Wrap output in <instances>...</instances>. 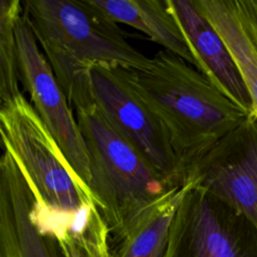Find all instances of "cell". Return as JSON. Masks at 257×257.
Returning <instances> with one entry per match:
<instances>
[{
    "instance_id": "cell-1",
    "label": "cell",
    "mask_w": 257,
    "mask_h": 257,
    "mask_svg": "<svg viewBox=\"0 0 257 257\" xmlns=\"http://www.w3.org/2000/svg\"><path fill=\"white\" fill-rule=\"evenodd\" d=\"M124 70L165 130L185 177L249 115L205 74L168 50H160L146 71Z\"/></svg>"
},
{
    "instance_id": "cell-2",
    "label": "cell",
    "mask_w": 257,
    "mask_h": 257,
    "mask_svg": "<svg viewBox=\"0 0 257 257\" xmlns=\"http://www.w3.org/2000/svg\"><path fill=\"white\" fill-rule=\"evenodd\" d=\"M22 6L73 110L95 104L89 65L111 64L138 71L152 66V58L131 45L117 24L85 0H25Z\"/></svg>"
},
{
    "instance_id": "cell-3",
    "label": "cell",
    "mask_w": 257,
    "mask_h": 257,
    "mask_svg": "<svg viewBox=\"0 0 257 257\" xmlns=\"http://www.w3.org/2000/svg\"><path fill=\"white\" fill-rule=\"evenodd\" d=\"M90 164V191L110 233L123 237L134 222L176 187L93 104L74 110ZM180 186V185H179Z\"/></svg>"
},
{
    "instance_id": "cell-4",
    "label": "cell",
    "mask_w": 257,
    "mask_h": 257,
    "mask_svg": "<svg viewBox=\"0 0 257 257\" xmlns=\"http://www.w3.org/2000/svg\"><path fill=\"white\" fill-rule=\"evenodd\" d=\"M0 134L2 146L27 180L37 208L72 215L96 204L23 93L1 104Z\"/></svg>"
},
{
    "instance_id": "cell-5",
    "label": "cell",
    "mask_w": 257,
    "mask_h": 257,
    "mask_svg": "<svg viewBox=\"0 0 257 257\" xmlns=\"http://www.w3.org/2000/svg\"><path fill=\"white\" fill-rule=\"evenodd\" d=\"M164 257H257V229L234 208L189 182Z\"/></svg>"
},
{
    "instance_id": "cell-6",
    "label": "cell",
    "mask_w": 257,
    "mask_h": 257,
    "mask_svg": "<svg viewBox=\"0 0 257 257\" xmlns=\"http://www.w3.org/2000/svg\"><path fill=\"white\" fill-rule=\"evenodd\" d=\"M91 91L97 106L173 185L185 174L162 124L128 81L123 67L91 64Z\"/></svg>"
},
{
    "instance_id": "cell-7",
    "label": "cell",
    "mask_w": 257,
    "mask_h": 257,
    "mask_svg": "<svg viewBox=\"0 0 257 257\" xmlns=\"http://www.w3.org/2000/svg\"><path fill=\"white\" fill-rule=\"evenodd\" d=\"M16 40L19 81L63 156L90 189V164L78 123L23 12L17 21Z\"/></svg>"
},
{
    "instance_id": "cell-8",
    "label": "cell",
    "mask_w": 257,
    "mask_h": 257,
    "mask_svg": "<svg viewBox=\"0 0 257 257\" xmlns=\"http://www.w3.org/2000/svg\"><path fill=\"white\" fill-rule=\"evenodd\" d=\"M241 213L257 229V120L248 117L186 175Z\"/></svg>"
},
{
    "instance_id": "cell-9",
    "label": "cell",
    "mask_w": 257,
    "mask_h": 257,
    "mask_svg": "<svg viewBox=\"0 0 257 257\" xmlns=\"http://www.w3.org/2000/svg\"><path fill=\"white\" fill-rule=\"evenodd\" d=\"M34 196L4 150L0 160V257H63L56 238L31 217Z\"/></svg>"
},
{
    "instance_id": "cell-10",
    "label": "cell",
    "mask_w": 257,
    "mask_h": 257,
    "mask_svg": "<svg viewBox=\"0 0 257 257\" xmlns=\"http://www.w3.org/2000/svg\"><path fill=\"white\" fill-rule=\"evenodd\" d=\"M181 27L200 72L228 98L252 113V102L240 70L227 45L193 1L167 0Z\"/></svg>"
},
{
    "instance_id": "cell-11",
    "label": "cell",
    "mask_w": 257,
    "mask_h": 257,
    "mask_svg": "<svg viewBox=\"0 0 257 257\" xmlns=\"http://www.w3.org/2000/svg\"><path fill=\"white\" fill-rule=\"evenodd\" d=\"M232 54L257 120V0H193Z\"/></svg>"
},
{
    "instance_id": "cell-12",
    "label": "cell",
    "mask_w": 257,
    "mask_h": 257,
    "mask_svg": "<svg viewBox=\"0 0 257 257\" xmlns=\"http://www.w3.org/2000/svg\"><path fill=\"white\" fill-rule=\"evenodd\" d=\"M86 4L113 23L127 24L148 35L184 60L197 67L184 33L167 0H85Z\"/></svg>"
},
{
    "instance_id": "cell-13",
    "label": "cell",
    "mask_w": 257,
    "mask_h": 257,
    "mask_svg": "<svg viewBox=\"0 0 257 257\" xmlns=\"http://www.w3.org/2000/svg\"><path fill=\"white\" fill-rule=\"evenodd\" d=\"M176 186L148 208L116 241L110 242L111 257H164L177 208L189 188Z\"/></svg>"
},
{
    "instance_id": "cell-14",
    "label": "cell",
    "mask_w": 257,
    "mask_h": 257,
    "mask_svg": "<svg viewBox=\"0 0 257 257\" xmlns=\"http://www.w3.org/2000/svg\"><path fill=\"white\" fill-rule=\"evenodd\" d=\"M32 219L56 238L63 257H111L109 229L95 203L72 216Z\"/></svg>"
},
{
    "instance_id": "cell-15",
    "label": "cell",
    "mask_w": 257,
    "mask_h": 257,
    "mask_svg": "<svg viewBox=\"0 0 257 257\" xmlns=\"http://www.w3.org/2000/svg\"><path fill=\"white\" fill-rule=\"evenodd\" d=\"M23 12L20 0L0 1V100L1 104L15 98L19 88L16 26Z\"/></svg>"
}]
</instances>
